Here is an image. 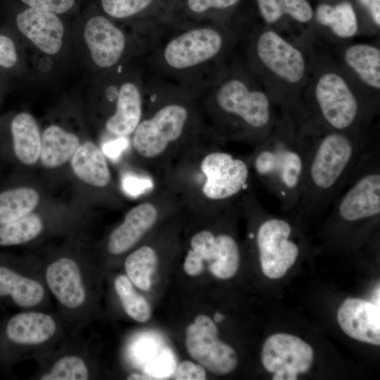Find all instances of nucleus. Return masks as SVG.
Instances as JSON below:
<instances>
[{
	"mask_svg": "<svg viewBox=\"0 0 380 380\" xmlns=\"http://www.w3.org/2000/svg\"><path fill=\"white\" fill-rule=\"evenodd\" d=\"M223 144L209 129L162 171L160 184L177 197L182 210L217 215L240 206L252 189L246 157L221 148Z\"/></svg>",
	"mask_w": 380,
	"mask_h": 380,
	"instance_id": "obj_1",
	"label": "nucleus"
},
{
	"mask_svg": "<svg viewBox=\"0 0 380 380\" xmlns=\"http://www.w3.org/2000/svg\"><path fill=\"white\" fill-rule=\"evenodd\" d=\"M239 34L226 25L175 20L145 56L146 70L175 83L198 99L229 63Z\"/></svg>",
	"mask_w": 380,
	"mask_h": 380,
	"instance_id": "obj_2",
	"label": "nucleus"
},
{
	"mask_svg": "<svg viewBox=\"0 0 380 380\" xmlns=\"http://www.w3.org/2000/svg\"><path fill=\"white\" fill-rule=\"evenodd\" d=\"M209 130L198 99L146 70L142 118L131 135L134 152L160 176L182 151Z\"/></svg>",
	"mask_w": 380,
	"mask_h": 380,
	"instance_id": "obj_3",
	"label": "nucleus"
},
{
	"mask_svg": "<svg viewBox=\"0 0 380 380\" xmlns=\"http://www.w3.org/2000/svg\"><path fill=\"white\" fill-rule=\"evenodd\" d=\"M198 101L207 126L223 143L254 148L268 137L279 118L271 95L241 61H230Z\"/></svg>",
	"mask_w": 380,
	"mask_h": 380,
	"instance_id": "obj_4",
	"label": "nucleus"
},
{
	"mask_svg": "<svg viewBox=\"0 0 380 380\" xmlns=\"http://www.w3.org/2000/svg\"><path fill=\"white\" fill-rule=\"evenodd\" d=\"M302 125L306 155L300 196L295 210L300 215L310 216L331 208L373 137L370 131L332 130L308 120Z\"/></svg>",
	"mask_w": 380,
	"mask_h": 380,
	"instance_id": "obj_5",
	"label": "nucleus"
},
{
	"mask_svg": "<svg viewBox=\"0 0 380 380\" xmlns=\"http://www.w3.org/2000/svg\"><path fill=\"white\" fill-rule=\"evenodd\" d=\"M306 138L300 121L281 109L268 137L246 156L253 176L284 212L296 209L300 196Z\"/></svg>",
	"mask_w": 380,
	"mask_h": 380,
	"instance_id": "obj_6",
	"label": "nucleus"
},
{
	"mask_svg": "<svg viewBox=\"0 0 380 380\" xmlns=\"http://www.w3.org/2000/svg\"><path fill=\"white\" fill-rule=\"evenodd\" d=\"M377 104L360 96L338 70H326L316 77L302 119L322 127L347 132L369 131Z\"/></svg>",
	"mask_w": 380,
	"mask_h": 380,
	"instance_id": "obj_7",
	"label": "nucleus"
},
{
	"mask_svg": "<svg viewBox=\"0 0 380 380\" xmlns=\"http://www.w3.org/2000/svg\"><path fill=\"white\" fill-rule=\"evenodd\" d=\"M241 203L258 221L256 231L250 232L248 238L255 240L263 274L272 279L284 277L300 254L299 246L291 238L293 225L267 212L252 189L243 195Z\"/></svg>",
	"mask_w": 380,
	"mask_h": 380,
	"instance_id": "obj_8",
	"label": "nucleus"
},
{
	"mask_svg": "<svg viewBox=\"0 0 380 380\" xmlns=\"http://www.w3.org/2000/svg\"><path fill=\"white\" fill-rule=\"evenodd\" d=\"M243 63L257 77L270 75L287 87L298 86L307 75V61L300 49L272 30L251 34Z\"/></svg>",
	"mask_w": 380,
	"mask_h": 380,
	"instance_id": "obj_9",
	"label": "nucleus"
},
{
	"mask_svg": "<svg viewBox=\"0 0 380 380\" xmlns=\"http://www.w3.org/2000/svg\"><path fill=\"white\" fill-rule=\"evenodd\" d=\"M240 258V248L231 234L203 229L191 236L183 268L189 276L197 277L206 263L215 277L229 279L236 274Z\"/></svg>",
	"mask_w": 380,
	"mask_h": 380,
	"instance_id": "obj_10",
	"label": "nucleus"
},
{
	"mask_svg": "<svg viewBox=\"0 0 380 380\" xmlns=\"http://www.w3.org/2000/svg\"><path fill=\"white\" fill-rule=\"evenodd\" d=\"M180 208L172 193L161 184L156 186L146 199L127 212L122 222L110 233L108 252L115 255L127 252L153 228L164 211Z\"/></svg>",
	"mask_w": 380,
	"mask_h": 380,
	"instance_id": "obj_11",
	"label": "nucleus"
},
{
	"mask_svg": "<svg viewBox=\"0 0 380 380\" xmlns=\"http://www.w3.org/2000/svg\"><path fill=\"white\" fill-rule=\"evenodd\" d=\"M185 346L189 355L214 374H228L238 365L236 353L219 339L217 325L206 315H198L187 327Z\"/></svg>",
	"mask_w": 380,
	"mask_h": 380,
	"instance_id": "obj_12",
	"label": "nucleus"
},
{
	"mask_svg": "<svg viewBox=\"0 0 380 380\" xmlns=\"http://www.w3.org/2000/svg\"><path fill=\"white\" fill-rule=\"evenodd\" d=\"M313 360L312 348L294 335L275 334L263 344L262 363L273 380H296L310 369Z\"/></svg>",
	"mask_w": 380,
	"mask_h": 380,
	"instance_id": "obj_13",
	"label": "nucleus"
},
{
	"mask_svg": "<svg viewBox=\"0 0 380 380\" xmlns=\"http://www.w3.org/2000/svg\"><path fill=\"white\" fill-rule=\"evenodd\" d=\"M84 39L94 63L104 70L119 66L129 45V38L125 32L110 19L100 15L87 21Z\"/></svg>",
	"mask_w": 380,
	"mask_h": 380,
	"instance_id": "obj_14",
	"label": "nucleus"
},
{
	"mask_svg": "<svg viewBox=\"0 0 380 380\" xmlns=\"http://www.w3.org/2000/svg\"><path fill=\"white\" fill-rule=\"evenodd\" d=\"M145 75L146 69L137 78L122 81L113 95L115 108L106 120L105 128L117 138L131 136L142 118Z\"/></svg>",
	"mask_w": 380,
	"mask_h": 380,
	"instance_id": "obj_15",
	"label": "nucleus"
},
{
	"mask_svg": "<svg viewBox=\"0 0 380 380\" xmlns=\"http://www.w3.org/2000/svg\"><path fill=\"white\" fill-rule=\"evenodd\" d=\"M338 323L352 338L372 345H380L379 305L367 300L348 298L337 312Z\"/></svg>",
	"mask_w": 380,
	"mask_h": 380,
	"instance_id": "obj_16",
	"label": "nucleus"
},
{
	"mask_svg": "<svg viewBox=\"0 0 380 380\" xmlns=\"http://www.w3.org/2000/svg\"><path fill=\"white\" fill-rule=\"evenodd\" d=\"M18 30L39 50L57 53L63 44L64 27L56 13L28 8L16 16Z\"/></svg>",
	"mask_w": 380,
	"mask_h": 380,
	"instance_id": "obj_17",
	"label": "nucleus"
},
{
	"mask_svg": "<svg viewBox=\"0 0 380 380\" xmlns=\"http://www.w3.org/2000/svg\"><path fill=\"white\" fill-rule=\"evenodd\" d=\"M47 284L57 300L68 308L81 306L86 293L77 264L68 258H61L46 269Z\"/></svg>",
	"mask_w": 380,
	"mask_h": 380,
	"instance_id": "obj_18",
	"label": "nucleus"
},
{
	"mask_svg": "<svg viewBox=\"0 0 380 380\" xmlns=\"http://www.w3.org/2000/svg\"><path fill=\"white\" fill-rule=\"evenodd\" d=\"M9 132L14 158L25 165L35 164L39 160L42 136L34 118L27 112L15 114Z\"/></svg>",
	"mask_w": 380,
	"mask_h": 380,
	"instance_id": "obj_19",
	"label": "nucleus"
},
{
	"mask_svg": "<svg viewBox=\"0 0 380 380\" xmlns=\"http://www.w3.org/2000/svg\"><path fill=\"white\" fill-rule=\"evenodd\" d=\"M70 160L74 174L84 183L97 188L110 184L111 172L106 155L94 142L80 144Z\"/></svg>",
	"mask_w": 380,
	"mask_h": 380,
	"instance_id": "obj_20",
	"label": "nucleus"
},
{
	"mask_svg": "<svg viewBox=\"0 0 380 380\" xmlns=\"http://www.w3.org/2000/svg\"><path fill=\"white\" fill-rule=\"evenodd\" d=\"M56 322L49 315L27 312L14 315L6 327V335L13 342L23 345L40 344L55 333Z\"/></svg>",
	"mask_w": 380,
	"mask_h": 380,
	"instance_id": "obj_21",
	"label": "nucleus"
},
{
	"mask_svg": "<svg viewBox=\"0 0 380 380\" xmlns=\"http://www.w3.org/2000/svg\"><path fill=\"white\" fill-rule=\"evenodd\" d=\"M343 61L359 80L372 91L380 89V49L370 44H353L344 50Z\"/></svg>",
	"mask_w": 380,
	"mask_h": 380,
	"instance_id": "obj_22",
	"label": "nucleus"
},
{
	"mask_svg": "<svg viewBox=\"0 0 380 380\" xmlns=\"http://www.w3.org/2000/svg\"><path fill=\"white\" fill-rule=\"evenodd\" d=\"M80 145L75 134L60 126L50 125L42 135L39 160L47 168L61 166L70 160Z\"/></svg>",
	"mask_w": 380,
	"mask_h": 380,
	"instance_id": "obj_23",
	"label": "nucleus"
},
{
	"mask_svg": "<svg viewBox=\"0 0 380 380\" xmlns=\"http://www.w3.org/2000/svg\"><path fill=\"white\" fill-rule=\"evenodd\" d=\"M8 295L12 297L18 306L30 308L42 300L44 290L37 281L0 266V296Z\"/></svg>",
	"mask_w": 380,
	"mask_h": 380,
	"instance_id": "obj_24",
	"label": "nucleus"
},
{
	"mask_svg": "<svg viewBox=\"0 0 380 380\" xmlns=\"http://www.w3.org/2000/svg\"><path fill=\"white\" fill-rule=\"evenodd\" d=\"M39 195L30 187L16 186L0 190V224L31 213L38 205Z\"/></svg>",
	"mask_w": 380,
	"mask_h": 380,
	"instance_id": "obj_25",
	"label": "nucleus"
},
{
	"mask_svg": "<svg viewBox=\"0 0 380 380\" xmlns=\"http://www.w3.org/2000/svg\"><path fill=\"white\" fill-rule=\"evenodd\" d=\"M315 16L320 25L329 27L338 37L348 39L357 32L356 13L348 1H342L334 6L321 4L316 9Z\"/></svg>",
	"mask_w": 380,
	"mask_h": 380,
	"instance_id": "obj_26",
	"label": "nucleus"
},
{
	"mask_svg": "<svg viewBox=\"0 0 380 380\" xmlns=\"http://www.w3.org/2000/svg\"><path fill=\"white\" fill-rule=\"evenodd\" d=\"M158 256L151 246H142L128 255L125 261L127 277L132 284L142 291L149 290L151 276L156 269Z\"/></svg>",
	"mask_w": 380,
	"mask_h": 380,
	"instance_id": "obj_27",
	"label": "nucleus"
},
{
	"mask_svg": "<svg viewBox=\"0 0 380 380\" xmlns=\"http://www.w3.org/2000/svg\"><path fill=\"white\" fill-rule=\"evenodd\" d=\"M259 12L268 24L277 22L288 15L300 23L310 22L313 11L307 0H257Z\"/></svg>",
	"mask_w": 380,
	"mask_h": 380,
	"instance_id": "obj_28",
	"label": "nucleus"
},
{
	"mask_svg": "<svg viewBox=\"0 0 380 380\" xmlns=\"http://www.w3.org/2000/svg\"><path fill=\"white\" fill-rule=\"evenodd\" d=\"M43 222L34 213H30L13 222L0 224V246H10L29 242L42 232Z\"/></svg>",
	"mask_w": 380,
	"mask_h": 380,
	"instance_id": "obj_29",
	"label": "nucleus"
},
{
	"mask_svg": "<svg viewBox=\"0 0 380 380\" xmlns=\"http://www.w3.org/2000/svg\"><path fill=\"white\" fill-rule=\"evenodd\" d=\"M115 290L125 312L134 320L144 323L151 317V308L144 296L138 293L125 275H118L114 281Z\"/></svg>",
	"mask_w": 380,
	"mask_h": 380,
	"instance_id": "obj_30",
	"label": "nucleus"
},
{
	"mask_svg": "<svg viewBox=\"0 0 380 380\" xmlns=\"http://www.w3.org/2000/svg\"><path fill=\"white\" fill-rule=\"evenodd\" d=\"M158 0H101L103 11L110 18L127 20L151 11Z\"/></svg>",
	"mask_w": 380,
	"mask_h": 380,
	"instance_id": "obj_31",
	"label": "nucleus"
},
{
	"mask_svg": "<svg viewBox=\"0 0 380 380\" xmlns=\"http://www.w3.org/2000/svg\"><path fill=\"white\" fill-rule=\"evenodd\" d=\"M88 370L84 360L76 356H65L53 365L50 371L42 375L41 380H86Z\"/></svg>",
	"mask_w": 380,
	"mask_h": 380,
	"instance_id": "obj_32",
	"label": "nucleus"
},
{
	"mask_svg": "<svg viewBox=\"0 0 380 380\" xmlns=\"http://www.w3.org/2000/svg\"><path fill=\"white\" fill-rule=\"evenodd\" d=\"M240 0H186L185 6L191 21L207 22L213 13L234 7Z\"/></svg>",
	"mask_w": 380,
	"mask_h": 380,
	"instance_id": "obj_33",
	"label": "nucleus"
},
{
	"mask_svg": "<svg viewBox=\"0 0 380 380\" xmlns=\"http://www.w3.org/2000/svg\"><path fill=\"white\" fill-rule=\"evenodd\" d=\"M206 369L200 364L186 360L179 363L174 373L176 380H205Z\"/></svg>",
	"mask_w": 380,
	"mask_h": 380,
	"instance_id": "obj_34",
	"label": "nucleus"
},
{
	"mask_svg": "<svg viewBox=\"0 0 380 380\" xmlns=\"http://www.w3.org/2000/svg\"><path fill=\"white\" fill-rule=\"evenodd\" d=\"M30 8L49 11L56 14L69 11L74 5L75 0H20Z\"/></svg>",
	"mask_w": 380,
	"mask_h": 380,
	"instance_id": "obj_35",
	"label": "nucleus"
},
{
	"mask_svg": "<svg viewBox=\"0 0 380 380\" xmlns=\"http://www.w3.org/2000/svg\"><path fill=\"white\" fill-rule=\"evenodd\" d=\"M17 61L18 55L13 40L6 35L0 34V66L11 68Z\"/></svg>",
	"mask_w": 380,
	"mask_h": 380,
	"instance_id": "obj_36",
	"label": "nucleus"
},
{
	"mask_svg": "<svg viewBox=\"0 0 380 380\" xmlns=\"http://www.w3.org/2000/svg\"><path fill=\"white\" fill-rule=\"evenodd\" d=\"M127 138H117L106 143L103 147V152L106 156L115 158L127 146Z\"/></svg>",
	"mask_w": 380,
	"mask_h": 380,
	"instance_id": "obj_37",
	"label": "nucleus"
},
{
	"mask_svg": "<svg viewBox=\"0 0 380 380\" xmlns=\"http://www.w3.org/2000/svg\"><path fill=\"white\" fill-rule=\"evenodd\" d=\"M369 11L373 22L380 26V0H358Z\"/></svg>",
	"mask_w": 380,
	"mask_h": 380,
	"instance_id": "obj_38",
	"label": "nucleus"
},
{
	"mask_svg": "<svg viewBox=\"0 0 380 380\" xmlns=\"http://www.w3.org/2000/svg\"><path fill=\"white\" fill-rule=\"evenodd\" d=\"M127 379H128V380H143V379L146 380V379H154L151 378V376H146V375L137 374V373H134V374H132L129 375L127 376Z\"/></svg>",
	"mask_w": 380,
	"mask_h": 380,
	"instance_id": "obj_39",
	"label": "nucleus"
},
{
	"mask_svg": "<svg viewBox=\"0 0 380 380\" xmlns=\"http://www.w3.org/2000/svg\"><path fill=\"white\" fill-rule=\"evenodd\" d=\"M224 319V317L223 316V315L218 312H216L214 316V322H219L223 320Z\"/></svg>",
	"mask_w": 380,
	"mask_h": 380,
	"instance_id": "obj_40",
	"label": "nucleus"
}]
</instances>
